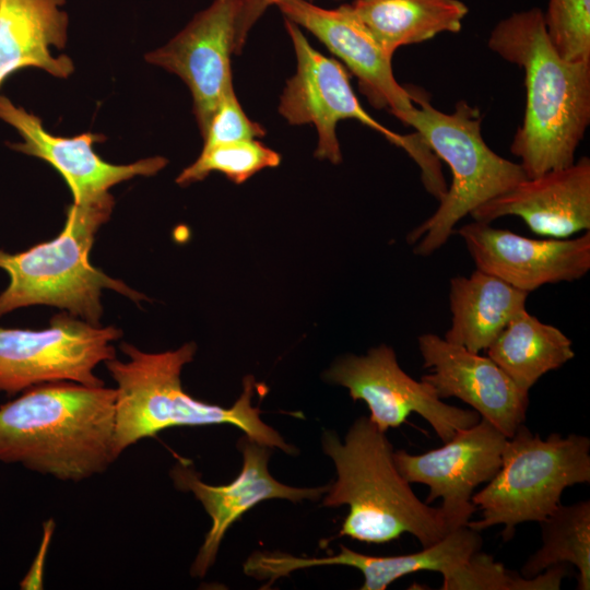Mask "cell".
I'll return each instance as SVG.
<instances>
[{
  "mask_svg": "<svg viewBox=\"0 0 590 590\" xmlns=\"http://www.w3.org/2000/svg\"><path fill=\"white\" fill-rule=\"evenodd\" d=\"M488 48L524 71L527 102L510 151L532 178L573 164L590 123V61L559 56L539 8L514 12L492 30Z\"/></svg>",
  "mask_w": 590,
  "mask_h": 590,
  "instance_id": "1",
  "label": "cell"
},
{
  "mask_svg": "<svg viewBox=\"0 0 590 590\" xmlns=\"http://www.w3.org/2000/svg\"><path fill=\"white\" fill-rule=\"evenodd\" d=\"M116 390L59 381L37 385L0 405V462L60 481L105 472L120 456Z\"/></svg>",
  "mask_w": 590,
  "mask_h": 590,
  "instance_id": "2",
  "label": "cell"
},
{
  "mask_svg": "<svg viewBox=\"0 0 590 590\" xmlns=\"http://www.w3.org/2000/svg\"><path fill=\"white\" fill-rule=\"evenodd\" d=\"M322 446L338 475L328 485L322 505L349 507L340 536L382 544L409 533L426 547L452 531L440 507H430L415 495L394 463L386 432L369 417L356 418L343 441L326 432Z\"/></svg>",
  "mask_w": 590,
  "mask_h": 590,
  "instance_id": "3",
  "label": "cell"
},
{
  "mask_svg": "<svg viewBox=\"0 0 590 590\" xmlns=\"http://www.w3.org/2000/svg\"><path fill=\"white\" fill-rule=\"evenodd\" d=\"M120 349L128 361L115 357L105 362L117 384L115 441L119 455L167 428L219 424L234 425L268 448L296 453L292 445L261 420L260 408L251 404L257 386L252 376L244 378L237 401L231 408H223L197 400L182 389L181 370L193 359L194 343L162 353L143 352L126 342Z\"/></svg>",
  "mask_w": 590,
  "mask_h": 590,
  "instance_id": "4",
  "label": "cell"
},
{
  "mask_svg": "<svg viewBox=\"0 0 590 590\" xmlns=\"http://www.w3.org/2000/svg\"><path fill=\"white\" fill-rule=\"evenodd\" d=\"M114 203L110 193L73 202L55 239L19 253L0 249V269L10 278L8 287L0 293V317L17 308L48 305L98 326L104 290H113L134 302L145 299V295L106 275L88 260L95 235L110 217Z\"/></svg>",
  "mask_w": 590,
  "mask_h": 590,
  "instance_id": "5",
  "label": "cell"
},
{
  "mask_svg": "<svg viewBox=\"0 0 590 590\" xmlns=\"http://www.w3.org/2000/svg\"><path fill=\"white\" fill-rule=\"evenodd\" d=\"M409 91L414 107L404 123L451 172V184L436 211L406 237L415 245L414 253L427 257L448 241L464 216L528 177L519 163L504 158L486 144L479 108L460 101L451 114H445L429 103L426 94Z\"/></svg>",
  "mask_w": 590,
  "mask_h": 590,
  "instance_id": "6",
  "label": "cell"
},
{
  "mask_svg": "<svg viewBox=\"0 0 590 590\" xmlns=\"http://www.w3.org/2000/svg\"><path fill=\"white\" fill-rule=\"evenodd\" d=\"M590 482V439L553 433L545 439L521 424L507 438L502 464L495 476L471 502L482 510V519L469 521L476 531L503 524L504 542L516 527L540 522L560 504L565 488Z\"/></svg>",
  "mask_w": 590,
  "mask_h": 590,
  "instance_id": "7",
  "label": "cell"
},
{
  "mask_svg": "<svg viewBox=\"0 0 590 590\" xmlns=\"http://www.w3.org/2000/svg\"><path fill=\"white\" fill-rule=\"evenodd\" d=\"M284 24L297 66L295 74L286 82L278 109L291 125L312 123L316 127L318 144L315 156L339 164L342 154L337 125L345 119L357 120L402 148L418 166L426 191L439 200L448 187L440 160L421 137L416 132L401 135L375 120L358 102L342 64L316 50L298 25L286 19Z\"/></svg>",
  "mask_w": 590,
  "mask_h": 590,
  "instance_id": "8",
  "label": "cell"
},
{
  "mask_svg": "<svg viewBox=\"0 0 590 590\" xmlns=\"http://www.w3.org/2000/svg\"><path fill=\"white\" fill-rule=\"evenodd\" d=\"M69 314L56 315L44 330L0 327V392L13 396L43 384L69 381L104 386L94 369L115 358L111 344L121 337Z\"/></svg>",
  "mask_w": 590,
  "mask_h": 590,
  "instance_id": "9",
  "label": "cell"
},
{
  "mask_svg": "<svg viewBox=\"0 0 590 590\" xmlns=\"http://www.w3.org/2000/svg\"><path fill=\"white\" fill-rule=\"evenodd\" d=\"M326 378L346 388L354 401H364L369 420L382 432L399 427L411 413L423 417L442 442L481 418L474 410L448 404L433 387L413 379L399 365L392 347L381 344L366 355H346L326 373Z\"/></svg>",
  "mask_w": 590,
  "mask_h": 590,
  "instance_id": "10",
  "label": "cell"
},
{
  "mask_svg": "<svg viewBox=\"0 0 590 590\" xmlns=\"http://www.w3.org/2000/svg\"><path fill=\"white\" fill-rule=\"evenodd\" d=\"M506 440L499 429L481 417L440 448L421 455L397 450L393 460L410 484L429 487L426 504L442 499L440 509L453 530L468 524L477 510L471 497L479 485L488 483L499 470Z\"/></svg>",
  "mask_w": 590,
  "mask_h": 590,
  "instance_id": "11",
  "label": "cell"
},
{
  "mask_svg": "<svg viewBox=\"0 0 590 590\" xmlns=\"http://www.w3.org/2000/svg\"><path fill=\"white\" fill-rule=\"evenodd\" d=\"M239 0H213L165 46L145 55L149 63L179 76L193 99L202 138L224 93L233 85L235 19Z\"/></svg>",
  "mask_w": 590,
  "mask_h": 590,
  "instance_id": "12",
  "label": "cell"
},
{
  "mask_svg": "<svg viewBox=\"0 0 590 590\" xmlns=\"http://www.w3.org/2000/svg\"><path fill=\"white\" fill-rule=\"evenodd\" d=\"M455 232L477 270L528 294L546 284L579 280L590 270L589 231L574 238L534 239L474 221Z\"/></svg>",
  "mask_w": 590,
  "mask_h": 590,
  "instance_id": "13",
  "label": "cell"
},
{
  "mask_svg": "<svg viewBox=\"0 0 590 590\" xmlns=\"http://www.w3.org/2000/svg\"><path fill=\"white\" fill-rule=\"evenodd\" d=\"M417 345L423 367L429 369L421 379L433 387L438 398L460 399L507 438L524 423L529 392L520 389L492 358L434 333L421 334Z\"/></svg>",
  "mask_w": 590,
  "mask_h": 590,
  "instance_id": "14",
  "label": "cell"
},
{
  "mask_svg": "<svg viewBox=\"0 0 590 590\" xmlns=\"http://www.w3.org/2000/svg\"><path fill=\"white\" fill-rule=\"evenodd\" d=\"M275 5L286 20L314 34L346 66L371 106L390 111L404 123L414 107L412 95L396 80L392 57L347 4L324 9L306 0H281Z\"/></svg>",
  "mask_w": 590,
  "mask_h": 590,
  "instance_id": "15",
  "label": "cell"
},
{
  "mask_svg": "<svg viewBox=\"0 0 590 590\" xmlns=\"http://www.w3.org/2000/svg\"><path fill=\"white\" fill-rule=\"evenodd\" d=\"M0 119L13 127L22 142L8 143L20 153L40 158L51 165L71 190L73 202H84L109 193V189L135 176H152L167 164L162 156L140 160L127 165L104 161L94 150L105 141L98 133L84 132L72 138L51 134L42 119L0 95Z\"/></svg>",
  "mask_w": 590,
  "mask_h": 590,
  "instance_id": "16",
  "label": "cell"
},
{
  "mask_svg": "<svg viewBox=\"0 0 590 590\" xmlns=\"http://www.w3.org/2000/svg\"><path fill=\"white\" fill-rule=\"evenodd\" d=\"M243 468L238 476L226 485L213 486L202 482L191 467L177 463L170 475L177 488L192 492L212 519L204 542L191 566L193 577H203L215 562L220 544L228 528L246 511L267 499H287L293 503L316 500L324 495L328 485L315 488L292 487L276 481L269 472L270 452L246 435L238 442Z\"/></svg>",
  "mask_w": 590,
  "mask_h": 590,
  "instance_id": "17",
  "label": "cell"
},
{
  "mask_svg": "<svg viewBox=\"0 0 590 590\" xmlns=\"http://www.w3.org/2000/svg\"><path fill=\"white\" fill-rule=\"evenodd\" d=\"M491 223L518 216L531 232L544 238L564 239L590 229V160L580 157L568 166L526 178L470 214Z\"/></svg>",
  "mask_w": 590,
  "mask_h": 590,
  "instance_id": "18",
  "label": "cell"
},
{
  "mask_svg": "<svg viewBox=\"0 0 590 590\" xmlns=\"http://www.w3.org/2000/svg\"><path fill=\"white\" fill-rule=\"evenodd\" d=\"M482 545L480 531L465 524L453 529L438 542L411 554L371 556L341 544L338 554L319 558L262 552L258 568L263 578L273 582L298 569L327 565L349 566L363 574L362 590H385L397 579L417 571H438L444 576L465 563Z\"/></svg>",
  "mask_w": 590,
  "mask_h": 590,
  "instance_id": "19",
  "label": "cell"
},
{
  "mask_svg": "<svg viewBox=\"0 0 590 590\" xmlns=\"http://www.w3.org/2000/svg\"><path fill=\"white\" fill-rule=\"evenodd\" d=\"M66 0H0V87L19 70L36 68L66 79L74 71L72 60L55 57L68 39Z\"/></svg>",
  "mask_w": 590,
  "mask_h": 590,
  "instance_id": "20",
  "label": "cell"
},
{
  "mask_svg": "<svg viewBox=\"0 0 590 590\" xmlns=\"http://www.w3.org/2000/svg\"><path fill=\"white\" fill-rule=\"evenodd\" d=\"M528 293L475 270L450 280L451 326L444 339L469 351H486L508 322L526 309Z\"/></svg>",
  "mask_w": 590,
  "mask_h": 590,
  "instance_id": "21",
  "label": "cell"
},
{
  "mask_svg": "<svg viewBox=\"0 0 590 590\" xmlns=\"http://www.w3.org/2000/svg\"><path fill=\"white\" fill-rule=\"evenodd\" d=\"M347 7L391 57L401 46L460 32L468 14L460 0H354Z\"/></svg>",
  "mask_w": 590,
  "mask_h": 590,
  "instance_id": "22",
  "label": "cell"
},
{
  "mask_svg": "<svg viewBox=\"0 0 590 590\" xmlns=\"http://www.w3.org/2000/svg\"><path fill=\"white\" fill-rule=\"evenodd\" d=\"M571 340L527 309L517 314L486 353L526 392L551 370L574 358Z\"/></svg>",
  "mask_w": 590,
  "mask_h": 590,
  "instance_id": "23",
  "label": "cell"
},
{
  "mask_svg": "<svg viewBox=\"0 0 590 590\" xmlns=\"http://www.w3.org/2000/svg\"><path fill=\"white\" fill-rule=\"evenodd\" d=\"M542 546L521 567L532 578L556 564L577 568V589H590V500L562 505L539 522Z\"/></svg>",
  "mask_w": 590,
  "mask_h": 590,
  "instance_id": "24",
  "label": "cell"
},
{
  "mask_svg": "<svg viewBox=\"0 0 590 590\" xmlns=\"http://www.w3.org/2000/svg\"><path fill=\"white\" fill-rule=\"evenodd\" d=\"M568 564H556L526 578L511 571L481 550L442 576L441 590H558L568 576Z\"/></svg>",
  "mask_w": 590,
  "mask_h": 590,
  "instance_id": "25",
  "label": "cell"
},
{
  "mask_svg": "<svg viewBox=\"0 0 590 590\" xmlns=\"http://www.w3.org/2000/svg\"><path fill=\"white\" fill-rule=\"evenodd\" d=\"M280 163L281 155L257 139L222 143L203 148L199 157L176 178V182L187 186L217 172L235 184H243L258 172L276 167Z\"/></svg>",
  "mask_w": 590,
  "mask_h": 590,
  "instance_id": "26",
  "label": "cell"
},
{
  "mask_svg": "<svg viewBox=\"0 0 590 590\" xmlns=\"http://www.w3.org/2000/svg\"><path fill=\"white\" fill-rule=\"evenodd\" d=\"M546 34L560 57L590 61V0H548Z\"/></svg>",
  "mask_w": 590,
  "mask_h": 590,
  "instance_id": "27",
  "label": "cell"
},
{
  "mask_svg": "<svg viewBox=\"0 0 590 590\" xmlns=\"http://www.w3.org/2000/svg\"><path fill=\"white\" fill-rule=\"evenodd\" d=\"M263 127L245 114L235 94L234 86L229 87L222 98L211 118L208 130L203 137V148L235 141L257 139L263 137Z\"/></svg>",
  "mask_w": 590,
  "mask_h": 590,
  "instance_id": "28",
  "label": "cell"
},
{
  "mask_svg": "<svg viewBox=\"0 0 590 590\" xmlns=\"http://www.w3.org/2000/svg\"><path fill=\"white\" fill-rule=\"evenodd\" d=\"M281 0H239L235 19V55L244 48L249 31L266 10Z\"/></svg>",
  "mask_w": 590,
  "mask_h": 590,
  "instance_id": "29",
  "label": "cell"
}]
</instances>
